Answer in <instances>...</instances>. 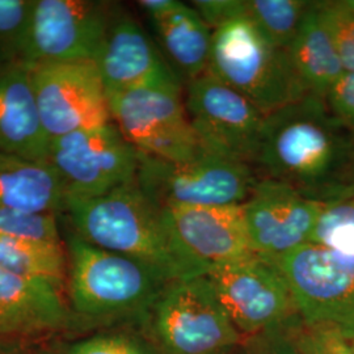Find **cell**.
<instances>
[{
	"instance_id": "obj_1",
	"label": "cell",
	"mask_w": 354,
	"mask_h": 354,
	"mask_svg": "<svg viewBox=\"0 0 354 354\" xmlns=\"http://www.w3.org/2000/svg\"><path fill=\"white\" fill-rule=\"evenodd\" d=\"M253 167L317 203L354 196V133L323 97L307 95L266 115Z\"/></svg>"
},
{
	"instance_id": "obj_2",
	"label": "cell",
	"mask_w": 354,
	"mask_h": 354,
	"mask_svg": "<svg viewBox=\"0 0 354 354\" xmlns=\"http://www.w3.org/2000/svg\"><path fill=\"white\" fill-rule=\"evenodd\" d=\"M70 311L75 329H143L171 281L142 261L66 232Z\"/></svg>"
},
{
	"instance_id": "obj_3",
	"label": "cell",
	"mask_w": 354,
	"mask_h": 354,
	"mask_svg": "<svg viewBox=\"0 0 354 354\" xmlns=\"http://www.w3.org/2000/svg\"><path fill=\"white\" fill-rule=\"evenodd\" d=\"M66 213L84 241L142 261L168 281L203 274L178 248L163 210L142 193L137 181L99 197H67Z\"/></svg>"
},
{
	"instance_id": "obj_4",
	"label": "cell",
	"mask_w": 354,
	"mask_h": 354,
	"mask_svg": "<svg viewBox=\"0 0 354 354\" xmlns=\"http://www.w3.org/2000/svg\"><path fill=\"white\" fill-rule=\"evenodd\" d=\"M207 71L266 115L310 95L289 50L269 42L247 17L213 32Z\"/></svg>"
},
{
	"instance_id": "obj_5",
	"label": "cell",
	"mask_w": 354,
	"mask_h": 354,
	"mask_svg": "<svg viewBox=\"0 0 354 354\" xmlns=\"http://www.w3.org/2000/svg\"><path fill=\"white\" fill-rule=\"evenodd\" d=\"M143 330L162 354H231L245 340L206 274L168 282Z\"/></svg>"
},
{
	"instance_id": "obj_6",
	"label": "cell",
	"mask_w": 354,
	"mask_h": 354,
	"mask_svg": "<svg viewBox=\"0 0 354 354\" xmlns=\"http://www.w3.org/2000/svg\"><path fill=\"white\" fill-rule=\"evenodd\" d=\"M256 177L251 165L203 150L181 162L140 152L136 181L156 207L168 210L241 206L248 198Z\"/></svg>"
},
{
	"instance_id": "obj_7",
	"label": "cell",
	"mask_w": 354,
	"mask_h": 354,
	"mask_svg": "<svg viewBox=\"0 0 354 354\" xmlns=\"http://www.w3.org/2000/svg\"><path fill=\"white\" fill-rule=\"evenodd\" d=\"M106 97L114 125L142 153L181 162L203 151L187 113L183 82H155Z\"/></svg>"
},
{
	"instance_id": "obj_8",
	"label": "cell",
	"mask_w": 354,
	"mask_h": 354,
	"mask_svg": "<svg viewBox=\"0 0 354 354\" xmlns=\"http://www.w3.org/2000/svg\"><path fill=\"white\" fill-rule=\"evenodd\" d=\"M206 277L244 339L288 329L301 317L279 266L254 253L213 266Z\"/></svg>"
},
{
	"instance_id": "obj_9",
	"label": "cell",
	"mask_w": 354,
	"mask_h": 354,
	"mask_svg": "<svg viewBox=\"0 0 354 354\" xmlns=\"http://www.w3.org/2000/svg\"><path fill=\"white\" fill-rule=\"evenodd\" d=\"M48 165L67 197L92 198L134 183L140 152L109 122L51 140Z\"/></svg>"
},
{
	"instance_id": "obj_10",
	"label": "cell",
	"mask_w": 354,
	"mask_h": 354,
	"mask_svg": "<svg viewBox=\"0 0 354 354\" xmlns=\"http://www.w3.org/2000/svg\"><path fill=\"white\" fill-rule=\"evenodd\" d=\"M184 102L203 151L253 168L266 114L209 71L187 83Z\"/></svg>"
},
{
	"instance_id": "obj_11",
	"label": "cell",
	"mask_w": 354,
	"mask_h": 354,
	"mask_svg": "<svg viewBox=\"0 0 354 354\" xmlns=\"http://www.w3.org/2000/svg\"><path fill=\"white\" fill-rule=\"evenodd\" d=\"M270 261L288 281L299 317L336 324L354 336V257L306 244Z\"/></svg>"
},
{
	"instance_id": "obj_12",
	"label": "cell",
	"mask_w": 354,
	"mask_h": 354,
	"mask_svg": "<svg viewBox=\"0 0 354 354\" xmlns=\"http://www.w3.org/2000/svg\"><path fill=\"white\" fill-rule=\"evenodd\" d=\"M38 113L49 140L112 122L95 61L32 64Z\"/></svg>"
},
{
	"instance_id": "obj_13",
	"label": "cell",
	"mask_w": 354,
	"mask_h": 354,
	"mask_svg": "<svg viewBox=\"0 0 354 354\" xmlns=\"http://www.w3.org/2000/svg\"><path fill=\"white\" fill-rule=\"evenodd\" d=\"M114 8L108 1L36 0L23 59L30 64L95 61Z\"/></svg>"
},
{
	"instance_id": "obj_14",
	"label": "cell",
	"mask_w": 354,
	"mask_h": 354,
	"mask_svg": "<svg viewBox=\"0 0 354 354\" xmlns=\"http://www.w3.org/2000/svg\"><path fill=\"white\" fill-rule=\"evenodd\" d=\"M324 206L285 183L256 177L248 198L241 205L252 252L266 260H277L310 244Z\"/></svg>"
},
{
	"instance_id": "obj_15",
	"label": "cell",
	"mask_w": 354,
	"mask_h": 354,
	"mask_svg": "<svg viewBox=\"0 0 354 354\" xmlns=\"http://www.w3.org/2000/svg\"><path fill=\"white\" fill-rule=\"evenodd\" d=\"M178 248L206 274L213 266L253 254L241 206L163 210Z\"/></svg>"
},
{
	"instance_id": "obj_16",
	"label": "cell",
	"mask_w": 354,
	"mask_h": 354,
	"mask_svg": "<svg viewBox=\"0 0 354 354\" xmlns=\"http://www.w3.org/2000/svg\"><path fill=\"white\" fill-rule=\"evenodd\" d=\"M95 62L106 95L155 82H183L138 21L117 6Z\"/></svg>"
},
{
	"instance_id": "obj_17",
	"label": "cell",
	"mask_w": 354,
	"mask_h": 354,
	"mask_svg": "<svg viewBox=\"0 0 354 354\" xmlns=\"http://www.w3.org/2000/svg\"><path fill=\"white\" fill-rule=\"evenodd\" d=\"M73 328L74 317L62 291L0 268V340L50 339Z\"/></svg>"
},
{
	"instance_id": "obj_18",
	"label": "cell",
	"mask_w": 354,
	"mask_h": 354,
	"mask_svg": "<svg viewBox=\"0 0 354 354\" xmlns=\"http://www.w3.org/2000/svg\"><path fill=\"white\" fill-rule=\"evenodd\" d=\"M50 140L42 127L32 83V64L0 62V151L48 163Z\"/></svg>"
},
{
	"instance_id": "obj_19",
	"label": "cell",
	"mask_w": 354,
	"mask_h": 354,
	"mask_svg": "<svg viewBox=\"0 0 354 354\" xmlns=\"http://www.w3.org/2000/svg\"><path fill=\"white\" fill-rule=\"evenodd\" d=\"M66 190L48 163L0 151V205L26 213L66 212Z\"/></svg>"
},
{
	"instance_id": "obj_20",
	"label": "cell",
	"mask_w": 354,
	"mask_h": 354,
	"mask_svg": "<svg viewBox=\"0 0 354 354\" xmlns=\"http://www.w3.org/2000/svg\"><path fill=\"white\" fill-rule=\"evenodd\" d=\"M167 62L187 83L203 75L210 64L213 30L197 11L178 1L168 12L152 17Z\"/></svg>"
},
{
	"instance_id": "obj_21",
	"label": "cell",
	"mask_w": 354,
	"mask_h": 354,
	"mask_svg": "<svg viewBox=\"0 0 354 354\" xmlns=\"http://www.w3.org/2000/svg\"><path fill=\"white\" fill-rule=\"evenodd\" d=\"M292 64L310 95L326 97L345 73L340 57L317 7L311 1L304 21L288 48Z\"/></svg>"
},
{
	"instance_id": "obj_22",
	"label": "cell",
	"mask_w": 354,
	"mask_h": 354,
	"mask_svg": "<svg viewBox=\"0 0 354 354\" xmlns=\"http://www.w3.org/2000/svg\"><path fill=\"white\" fill-rule=\"evenodd\" d=\"M0 268L64 290L68 266L62 244L0 235Z\"/></svg>"
},
{
	"instance_id": "obj_23",
	"label": "cell",
	"mask_w": 354,
	"mask_h": 354,
	"mask_svg": "<svg viewBox=\"0 0 354 354\" xmlns=\"http://www.w3.org/2000/svg\"><path fill=\"white\" fill-rule=\"evenodd\" d=\"M310 3L307 0H245L244 17L274 46L288 49Z\"/></svg>"
},
{
	"instance_id": "obj_24",
	"label": "cell",
	"mask_w": 354,
	"mask_h": 354,
	"mask_svg": "<svg viewBox=\"0 0 354 354\" xmlns=\"http://www.w3.org/2000/svg\"><path fill=\"white\" fill-rule=\"evenodd\" d=\"M59 354H162L140 328L102 329L67 344H55Z\"/></svg>"
},
{
	"instance_id": "obj_25",
	"label": "cell",
	"mask_w": 354,
	"mask_h": 354,
	"mask_svg": "<svg viewBox=\"0 0 354 354\" xmlns=\"http://www.w3.org/2000/svg\"><path fill=\"white\" fill-rule=\"evenodd\" d=\"M286 333L299 354H354L353 336L336 324L299 317Z\"/></svg>"
},
{
	"instance_id": "obj_26",
	"label": "cell",
	"mask_w": 354,
	"mask_h": 354,
	"mask_svg": "<svg viewBox=\"0 0 354 354\" xmlns=\"http://www.w3.org/2000/svg\"><path fill=\"white\" fill-rule=\"evenodd\" d=\"M310 244L354 257V196L324 206Z\"/></svg>"
},
{
	"instance_id": "obj_27",
	"label": "cell",
	"mask_w": 354,
	"mask_h": 354,
	"mask_svg": "<svg viewBox=\"0 0 354 354\" xmlns=\"http://www.w3.org/2000/svg\"><path fill=\"white\" fill-rule=\"evenodd\" d=\"M36 0H0V62L23 59Z\"/></svg>"
},
{
	"instance_id": "obj_28",
	"label": "cell",
	"mask_w": 354,
	"mask_h": 354,
	"mask_svg": "<svg viewBox=\"0 0 354 354\" xmlns=\"http://www.w3.org/2000/svg\"><path fill=\"white\" fill-rule=\"evenodd\" d=\"M322 19L328 29L342 67L354 73V11L345 0L317 1Z\"/></svg>"
},
{
	"instance_id": "obj_29",
	"label": "cell",
	"mask_w": 354,
	"mask_h": 354,
	"mask_svg": "<svg viewBox=\"0 0 354 354\" xmlns=\"http://www.w3.org/2000/svg\"><path fill=\"white\" fill-rule=\"evenodd\" d=\"M0 235L62 244L54 214L26 213L0 205Z\"/></svg>"
},
{
	"instance_id": "obj_30",
	"label": "cell",
	"mask_w": 354,
	"mask_h": 354,
	"mask_svg": "<svg viewBox=\"0 0 354 354\" xmlns=\"http://www.w3.org/2000/svg\"><path fill=\"white\" fill-rule=\"evenodd\" d=\"M324 100L330 113L354 133V73L345 71Z\"/></svg>"
},
{
	"instance_id": "obj_31",
	"label": "cell",
	"mask_w": 354,
	"mask_h": 354,
	"mask_svg": "<svg viewBox=\"0 0 354 354\" xmlns=\"http://www.w3.org/2000/svg\"><path fill=\"white\" fill-rule=\"evenodd\" d=\"M192 7L213 32L230 21L244 17L245 0H194Z\"/></svg>"
},
{
	"instance_id": "obj_32",
	"label": "cell",
	"mask_w": 354,
	"mask_h": 354,
	"mask_svg": "<svg viewBox=\"0 0 354 354\" xmlns=\"http://www.w3.org/2000/svg\"><path fill=\"white\" fill-rule=\"evenodd\" d=\"M245 340L251 342L256 354H299L289 339L286 329Z\"/></svg>"
},
{
	"instance_id": "obj_33",
	"label": "cell",
	"mask_w": 354,
	"mask_h": 354,
	"mask_svg": "<svg viewBox=\"0 0 354 354\" xmlns=\"http://www.w3.org/2000/svg\"><path fill=\"white\" fill-rule=\"evenodd\" d=\"M49 339L0 340V354H59L57 345Z\"/></svg>"
},
{
	"instance_id": "obj_34",
	"label": "cell",
	"mask_w": 354,
	"mask_h": 354,
	"mask_svg": "<svg viewBox=\"0 0 354 354\" xmlns=\"http://www.w3.org/2000/svg\"><path fill=\"white\" fill-rule=\"evenodd\" d=\"M177 0H140L138 6L146 12V15L152 19L159 15L168 12L177 6Z\"/></svg>"
},
{
	"instance_id": "obj_35",
	"label": "cell",
	"mask_w": 354,
	"mask_h": 354,
	"mask_svg": "<svg viewBox=\"0 0 354 354\" xmlns=\"http://www.w3.org/2000/svg\"><path fill=\"white\" fill-rule=\"evenodd\" d=\"M231 354H256L254 353V351H253L252 345H251V342H248V340H244V342L241 344V346L236 349V351H234Z\"/></svg>"
},
{
	"instance_id": "obj_36",
	"label": "cell",
	"mask_w": 354,
	"mask_h": 354,
	"mask_svg": "<svg viewBox=\"0 0 354 354\" xmlns=\"http://www.w3.org/2000/svg\"><path fill=\"white\" fill-rule=\"evenodd\" d=\"M346 1V4L352 8V10H354V0H345Z\"/></svg>"
},
{
	"instance_id": "obj_37",
	"label": "cell",
	"mask_w": 354,
	"mask_h": 354,
	"mask_svg": "<svg viewBox=\"0 0 354 354\" xmlns=\"http://www.w3.org/2000/svg\"><path fill=\"white\" fill-rule=\"evenodd\" d=\"M353 342H354V336H353Z\"/></svg>"
},
{
	"instance_id": "obj_38",
	"label": "cell",
	"mask_w": 354,
	"mask_h": 354,
	"mask_svg": "<svg viewBox=\"0 0 354 354\" xmlns=\"http://www.w3.org/2000/svg\"><path fill=\"white\" fill-rule=\"evenodd\" d=\"M353 11H354V10H353Z\"/></svg>"
}]
</instances>
